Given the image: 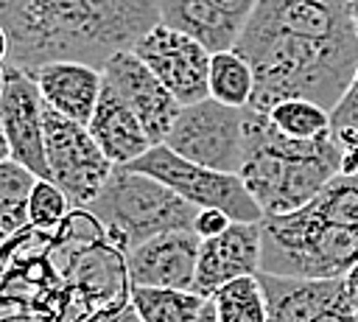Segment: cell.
I'll list each match as a JSON object with an SVG mask.
<instances>
[{"label": "cell", "instance_id": "ffe728a7", "mask_svg": "<svg viewBox=\"0 0 358 322\" xmlns=\"http://www.w3.org/2000/svg\"><path fill=\"white\" fill-rule=\"evenodd\" d=\"M255 95V70L238 50H218L210 62V98L229 106H249Z\"/></svg>", "mask_w": 358, "mask_h": 322}, {"label": "cell", "instance_id": "3957f363", "mask_svg": "<svg viewBox=\"0 0 358 322\" xmlns=\"http://www.w3.org/2000/svg\"><path fill=\"white\" fill-rule=\"evenodd\" d=\"M260 272L338 280L358 263V176L336 174L308 204L263 216Z\"/></svg>", "mask_w": 358, "mask_h": 322}, {"label": "cell", "instance_id": "f1b7e54d", "mask_svg": "<svg viewBox=\"0 0 358 322\" xmlns=\"http://www.w3.org/2000/svg\"><path fill=\"white\" fill-rule=\"evenodd\" d=\"M350 6H352V17H355V28H358V0H350Z\"/></svg>", "mask_w": 358, "mask_h": 322}, {"label": "cell", "instance_id": "44dd1931", "mask_svg": "<svg viewBox=\"0 0 358 322\" xmlns=\"http://www.w3.org/2000/svg\"><path fill=\"white\" fill-rule=\"evenodd\" d=\"M266 115L285 137L294 140H316L333 132V112L308 98H285Z\"/></svg>", "mask_w": 358, "mask_h": 322}, {"label": "cell", "instance_id": "484cf974", "mask_svg": "<svg viewBox=\"0 0 358 322\" xmlns=\"http://www.w3.org/2000/svg\"><path fill=\"white\" fill-rule=\"evenodd\" d=\"M344 126L358 129V76L347 90V95L341 98V104L333 109V129H344Z\"/></svg>", "mask_w": 358, "mask_h": 322}, {"label": "cell", "instance_id": "2e32d148", "mask_svg": "<svg viewBox=\"0 0 358 322\" xmlns=\"http://www.w3.org/2000/svg\"><path fill=\"white\" fill-rule=\"evenodd\" d=\"M31 76L50 109L84 126L90 123L103 90V70L84 62H50Z\"/></svg>", "mask_w": 358, "mask_h": 322}, {"label": "cell", "instance_id": "d6986e66", "mask_svg": "<svg viewBox=\"0 0 358 322\" xmlns=\"http://www.w3.org/2000/svg\"><path fill=\"white\" fill-rule=\"evenodd\" d=\"M36 179L28 165L11 157L0 162V232L6 241L28 227V204Z\"/></svg>", "mask_w": 358, "mask_h": 322}, {"label": "cell", "instance_id": "83f0119b", "mask_svg": "<svg viewBox=\"0 0 358 322\" xmlns=\"http://www.w3.org/2000/svg\"><path fill=\"white\" fill-rule=\"evenodd\" d=\"M196 322H218V311H215V300L213 297H207V302H204L201 314L196 316Z\"/></svg>", "mask_w": 358, "mask_h": 322}, {"label": "cell", "instance_id": "4316f807", "mask_svg": "<svg viewBox=\"0 0 358 322\" xmlns=\"http://www.w3.org/2000/svg\"><path fill=\"white\" fill-rule=\"evenodd\" d=\"M341 283H344V291H347V300H350V305L352 308H358V263L341 277Z\"/></svg>", "mask_w": 358, "mask_h": 322}, {"label": "cell", "instance_id": "52a82bcc", "mask_svg": "<svg viewBox=\"0 0 358 322\" xmlns=\"http://www.w3.org/2000/svg\"><path fill=\"white\" fill-rule=\"evenodd\" d=\"M246 115L249 106H229L215 98L187 104L173 120L165 146L199 165L241 174L246 157Z\"/></svg>", "mask_w": 358, "mask_h": 322}, {"label": "cell", "instance_id": "8fae6325", "mask_svg": "<svg viewBox=\"0 0 358 322\" xmlns=\"http://www.w3.org/2000/svg\"><path fill=\"white\" fill-rule=\"evenodd\" d=\"M266 291L268 322H355V308L338 280H308L282 274H257Z\"/></svg>", "mask_w": 358, "mask_h": 322}, {"label": "cell", "instance_id": "ba28073f", "mask_svg": "<svg viewBox=\"0 0 358 322\" xmlns=\"http://www.w3.org/2000/svg\"><path fill=\"white\" fill-rule=\"evenodd\" d=\"M45 157L50 179L67 193L73 207H90L106 185L115 162L103 154L92 132L45 104Z\"/></svg>", "mask_w": 358, "mask_h": 322}, {"label": "cell", "instance_id": "7402d4cb", "mask_svg": "<svg viewBox=\"0 0 358 322\" xmlns=\"http://www.w3.org/2000/svg\"><path fill=\"white\" fill-rule=\"evenodd\" d=\"M218 322H268L266 291L257 274L238 277L213 294Z\"/></svg>", "mask_w": 358, "mask_h": 322}, {"label": "cell", "instance_id": "ac0fdd59", "mask_svg": "<svg viewBox=\"0 0 358 322\" xmlns=\"http://www.w3.org/2000/svg\"><path fill=\"white\" fill-rule=\"evenodd\" d=\"M129 300L140 322H196L207 297L193 288L129 286Z\"/></svg>", "mask_w": 358, "mask_h": 322}, {"label": "cell", "instance_id": "cb8c5ba5", "mask_svg": "<svg viewBox=\"0 0 358 322\" xmlns=\"http://www.w3.org/2000/svg\"><path fill=\"white\" fill-rule=\"evenodd\" d=\"M232 221H235V218H232L229 213L218 210V207H199L196 221H193V232H196L201 241H204V238H215V235H221Z\"/></svg>", "mask_w": 358, "mask_h": 322}, {"label": "cell", "instance_id": "603a6c76", "mask_svg": "<svg viewBox=\"0 0 358 322\" xmlns=\"http://www.w3.org/2000/svg\"><path fill=\"white\" fill-rule=\"evenodd\" d=\"M70 210H73V202L67 199V193L53 179H36L34 193H31V204H28V227L48 235L64 224Z\"/></svg>", "mask_w": 358, "mask_h": 322}, {"label": "cell", "instance_id": "6da1fadb", "mask_svg": "<svg viewBox=\"0 0 358 322\" xmlns=\"http://www.w3.org/2000/svg\"><path fill=\"white\" fill-rule=\"evenodd\" d=\"M255 70L252 109L285 98L336 109L358 76V28L350 0H257L238 45Z\"/></svg>", "mask_w": 358, "mask_h": 322}, {"label": "cell", "instance_id": "5b68a950", "mask_svg": "<svg viewBox=\"0 0 358 322\" xmlns=\"http://www.w3.org/2000/svg\"><path fill=\"white\" fill-rule=\"evenodd\" d=\"M84 210L92 213L103 238L120 255L159 232L193 230L199 213L196 204L182 199L165 182L129 165H115L101 193Z\"/></svg>", "mask_w": 358, "mask_h": 322}, {"label": "cell", "instance_id": "8992f818", "mask_svg": "<svg viewBox=\"0 0 358 322\" xmlns=\"http://www.w3.org/2000/svg\"><path fill=\"white\" fill-rule=\"evenodd\" d=\"M129 168L151 174L154 179L165 182L171 190H176L182 199H187L196 207H218L229 213L235 221H263V207L255 202L241 174L199 165L176 154L165 143L151 146Z\"/></svg>", "mask_w": 358, "mask_h": 322}, {"label": "cell", "instance_id": "d4e9b609", "mask_svg": "<svg viewBox=\"0 0 358 322\" xmlns=\"http://www.w3.org/2000/svg\"><path fill=\"white\" fill-rule=\"evenodd\" d=\"M333 137L338 143V151H341V171L338 174H347V176H358V129H333Z\"/></svg>", "mask_w": 358, "mask_h": 322}, {"label": "cell", "instance_id": "277c9868", "mask_svg": "<svg viewBox=\"0 0 358 322\" xmlns=\"http://www.w3.org/2000/svg\"><path fill=\"white\" fill-rule=\"evenodd\" d=\"M338 171L341 151L333 132L316 140H294L285 137L266 112L249 106L241 179L263 207V216L291 213L308 204Z\"/></svg>", "mask_w": 358, "mask_h": 322}, {"label": "cell", "instance_id": "30bf717a", "mask_svg": "<svg viewBox=\"0 0 358 322\" xmlns=\"http://www.w3.org/2000/svg\"><path fill=\"white\" fill-rule=\"evenodd\" d=\"M134 53L157 73L182 106L210 98L213 53L190 34L159 22L134 45Z\"/></svg>", "mask_w": 358, "mask_h": 322}, {"label": "cell", "instance_id": "4fadbf2b", "mask_svg": "<svg viewBox=\"0 0 358 322\" xmlns=\"http://www.w3.org/2000/svg\"><path fill=\"white\" fill-rule=\"evenodd\" d=\"M263 266V224L232 221L221 235L204 238L199 249V269L193 291L213 297L238 277L260 274Z\"/></svg>", "mask_w": 358, "mask_h": 322}, {"label": "cell", "instance_id": "7a4b0ae2", "mask_svg": "<svg viewBox=\"0 0 358 322\" xmlns=\"http://www.w3.org/2000/svg\"><path fill=\"white\" fill-rule=\"evenodd\" d=\"M3 59L25 73L50 62L98 70L159 25L157 0H0Z\"/></svg>", "mask_w": 358, "mask_h": 322}, {"label": "cell", "instance_id": "5bb4252c", "mask_svg": "<svg viewBox=\"0 0 358 322\" xmlns=\"http://www.w3.org/2000/svg\"><path fill=\"white\" fill-rule=\"evenodd\" d=\"M201 238L193 230L159 232L123 255L129 286L193 288Z\"/></svg>", "mask_w": 358, "mask_h": 322}, {"label": "cell", "instance_id": "7c38bea8", "mask_svg": "<svg viewBox=\"0 0 358 322\" xmlns=\"http://www.w3.org/2000/svg\"><path fill=\"white\" fill-rule=\"evenodd\" d=\"M103 78L123 95V101L134 109V115L140 118V123L145 126L151 143H165L173 120L182 112L179 98L157 78V73L134 53V50H123L115 53L106 67H103Z\"/></svg>", "mask_w": 358, "mask_h": 322}, {"label": "cell", "instance_id": "9a60e30c", "mask_svg": "<svg viewBox=\"0 0 358 322\" xmlns=\"http://www.w3.org/2000/svg\"><path fill=\"white\" fill-rule=\"evenodd\" d=\"M159 22L190 34L210 53L238 45L257 0H157Z\"/></svg>", "mask_w": 358, "mask_h": 322}, {"label": "cell", "instance_id": "9c48e42d", "mask_svg": "<svg viewBox=\"0 0 358 322\" xmlns=\"http://www.w3.org/2000/svg\"><path fill=\"white\" fill-rule=\"evenodd\" d=\"M0 126L6 157L28 165L39 179H50L45 157V98L31 73L3 62Z\"/></svg>", "mask_w": 358, "mask_h": 322}, {"label": "cell", "instance_id": "e0dca14e", "mask_svg": "<svg viewBox=\"0 0 358 322\" xmlns=\"http://www.w3.org/2000/svg\"><path fill=\"white\" fill-rule=\"evenodd\" d=\"M87 129L92 132V137L115 165H131L154 146L145 126L134 115V109L123 101V95L106 78Z\"/></svg>", "mask_w": 358, "mask_h": 322}, {"label": "cell", "instance_id": "f546056e", "mask_svg": "<svg viewBox=\"0 0 358 322\" xmlns=\"http://www.w3.org/2000/svg\"><path fill=\"white\" fill-rule=\"evenodd\" d=\"M355 322H358V308H355Z\"/></svg>", "mask_w": 358, "mask_h": 322}]
</instances>
